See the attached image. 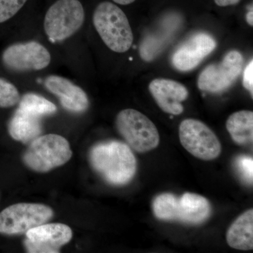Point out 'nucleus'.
I'll return each instance as SVG.
<instances>
[{
    "label": "nucleus",
    "instance_id": "obj_1",
    "mask_svg": "<svg viewBox=\"0 0 253 253\" xmlns=\"http://www.w3.org/2000/svg\"><path fill=\"white\" fill-rule=\"evenodd\" d=\"M93 169L106 182L123 186L132 180L137 170L135 156L127 144L110 140L94 145L89 154Z\"/></svg>",
    "mask_w": 253,
    "mask_h": 253
},
{
    "label": "nucleus",
    "instance_id": "obj_2",
    "mask_svg": "<svg viewBox=\"0 0 253 253\" xmlns=\"http://www.w3.org/2000/svg\"><path fill=\"white\" fill-rule=\"evenodd\" d=\"M152 208L155 217L160 220L189 225L202 224L212 213L211 203L206 198L190 192L184 193L180 197L170 193L158 195L153 201Z\"/></svg>",
    "mask_w": 253,
    "mask_h": 253
},
{
    "label": "nucleus",
    "instance_id": "obj_3",
    "mask_svg": "<svg viewBox=\"0 0 253 253\" xmlns=\"http://www.w3.org/2000/svg\"><path fill=\"white\" fill-rule=\"evenodd\" d=\"M93 23L101 40L117 53L128 51L132 44V31L124 11L109 1L100 3L94 10Z\"/></svg>",
    "mask_w": 253,
    "mask_h": 253
},
{
    "label": "nucleus",
    "instance_id": "obj_4",
    "mask_svg": "<svg viewBox=\"0 0 253 253\" xmlns=\"http://www.w3.org/2000/svg\"><path fill=\"white\" fill-rule=\"evenodd\" d=\"M69 142L62 136L49 134L31 141L23 155V161L35 172H47L66 164L72 158Z\"/></svg>",
    "mask_w": 253,
    "mask_h": 253
},
{
    "label": "nucleus",
    "instance_id": "obj_5",
    "mask_svg": "<svg viewBox=\"0 0 253 253\" xmlns=\"http://www.w3.org/2000/svg\"><path fill=\"white\" fill-rule=\"evenodd\" d=\"M116 127L126 144L139 153H146L157 148L160 135L154 123L136 110L127 109L118 113Z\"/></svg>",
    "mask_w": 253,
    "mask_h": 253
},
{
    "label": "nucleus",
    "instance_id": "obj_6",
    "mask_svg": "<svg viewBox=\"0 0 253 253\" xmlns=\"http://www.w3.org/2000/svg\"><path fill=\"white\" fill-rule=\"evenodd\" d=\"M84 21V8L81 1L57 0L46 13L44 31L51 41H63L79 31Z\"/></svg>",
    "mask_w": 253,
    "mask_h": 253
},
{
    "label": "nucleus",
    "instance_id": "obj_7",
    "mask_svg": "<svg viewBox=\"0 0 253 253\" xmlns=\"http://www.w3.org/2000/svg\"><path fill=\"white\" fill-rule=\"evenodd\" d=\"M54 211L49 206L39 204L11 205L0 212V234L18 235L49 221Z\"/></svg>",
    "mask_w": 253,
    "mask_h": 253
},
{
    "label": "nucleus",
    "instance_id": "obj_8",
    "mask_svg": "<svg viewBox=\"0 0 253 253\" xmlns=\"http://www.w3.org/2000/svg\"><path fill=\"white\" fill-rule=\"evenodd\" d=\"M179 135L183 147L196 158L212 161L221 154L220 141L201 121L191 118L184 120L179 126Z\"/></svg>",
    "mask_w": 253,
    "mask_h": 253
},
{
    "label": "nucleus",
    "instance_id": "obj_9",
    "mask_svg": "<svg viewBox=\"0 0 253 253\" xmlns=\"http://www.w3.org/2000/svg\"><path fill=\"white\" fill-rule=\"evenodd\" d=\"M244 57L233 50L220 62L207 66L200 74L198 86L201 90L217 94L230 87L242 72Z\"/></svg>",
    "mask_w": 253,
    "mask_h": 253
},
{
    "label": "nucleus",
    "instance_id": "obj_10",
    "mask_svg": "<svg viewBox=\"0 0 253 253\" xmlns=\"http://www.w3.org/2000/svg\"><path fill=\"white\" fill-rule=\"evenodd\" d=\"M4 66L12 71H41L49 66V51L37 42L16 43L6 48L2 54Z\"/></svg>",
    "mask_w": 253,
    "mask_h": 253
},
{
    "label": "nucleus",
    "instance_id": "obj_11",
    "mask_svg": "<svg viewBox=\"0 0 253 253\" xmlns=\"http://www.w3.org/2000/svg\"><path fill=\"white\" fill-rule=\"evenodd\" d=\"M25 247L28 253H59V249L71 241L73 231L61 223L41 224L26 232Z\"/></svg>",
    "mask_w": 253,
    "mask_h": 253
},
{
    "label": "nucleus",
    "instance_id": "obj_12",
    "mask_svg": "<svg viewBox=\"0 0 253 253\" xmlns=\"http://www.w3.org/2000/svg\"><path fill=\"white\" fill-rule=\"evenodd\" d=\"M182 23V18L176 13H169L162 18L156 29L146 35L141 41V59L149 62L162 54L175 38Z\"/></svg>",
    "mask_w": 253,
    "mask_h": 253
},
{
    "label": "nucleus",
    "instance_id": "obj_13",
    "mask_svg": "<svg viewBox=\"0 0 253 253\" xmlns=\"http://www.w3.org/2000/svg\"><path fill=\"white\" fill-rule=\"evenodd\" d=\"M217 46L214 38L206 33H198L183 43L172 55L173 66L178 71L194 69Z\"/></svg>",
    "mask_w": 253,
    "mask_h": 253
},
{
    "label": "nucleus",
    "instance_id": "obj_14",
    "mask_svg": "<svg viewBox=\"0 0 253 253\" xmlns=\"http://www.w3.org/2000/svg\"><path fill=\"white\" fill-rule=\"evenodd\" d=\"M150 92L164 112L178 116L184 111L181 102L187 99L189 91L184 84L173 80L157 78L151 82Z\"/></svg>",
    "mask_w": 253,
    "mask_h": 253
},
{
    "label": "nucleus",
    "instance_id": "obj_15",
    "mask_svg": "<svg viewBox=\"0 0 253 253\" xmlns=\"http://www.w3.org/2000/svg\"><path fill=\"white\" fill-rule=\"evenodd\" d=\"M48 91L59 98L61 106L73 113H83L89 107L87 95L79 86L61 76H49L44 82Z\"/></svg>",
    "mask_w": 253,
    "mask_h": 253
},
{
    "label": "nucleus",
    "instance_id": "obj_16",
    "mask_svg": "<svg viewBox=\"0 0 253 253\" xmlns=\"http://www.w3.org/2000/svg\"><path fill=\"white\" fill-rule=\"evenodd\" d=\"M41 118L18 108L8 124V131L14 140L31 142L42 131Z\"/></svg>",
    "mask_w": 253,
    "mask_h": 253
},
{
    "label": "nucleus",
    "instance_id": "obj_17",
    "mask_svg": "<svg viewBox=\"0 0 253 253\" xmlns=\"http://www.w3.org/2000/svg\"><path fill=\"white\" fill-rule=\"evenodd\" d=\"M226 242L240 251L253 249V210L250 209L236 218L226 232Z\"/></svg>",
    "mask_w": 253,
    "mask_h": 253
},
{
    "label": "nucleus",
    "instance_id": "obj_18",
    "mask_svg": "<svg viewBox=\"0 0 253 253\" xmlns=\"http://www.w3.org/2000/svg\"><path fill=\"white\" fill-rule=\"evenodd\" d=\"M226 127L236 144L244 146L253 141V113L240 111L231 114L226 123Z\"/></svg>",
    "mask_w": 253,
    "mask_h": 253
},
{
    "label": "nucleus",
    "instance_id": "obj_19",
    "mask_svg": "<svg viewBox=\"0 0 253 253\" xmlns=\"http://www.w3.org/2000/svg\"><path fill=\"white\" fill-rule=\"evenodd\" d=\"M18 103V108L40 118L51 116L57 111L56 105L43 96L33 93L23 95Z\"/></svg>",
    "mask_w": 253,
    "mask_h": 253
},
{
    "label": "nucleus",
    "instance_id": "obj_20",
    "mask_svg": "<svg viewBox=\"0 0 253 253\" xmlns=\"http://www.w3.org/2000/svg\"><path fill=\"white\" fill-rule=\"evenodd\" d=\"M17 88L6 80L0 78V108H10L19 102Z\"/></svg>",
    "mask_w": 253,
    "mask_h": 253
},
{
    "label": "nucleus",
    "instance_id": "obj_21",
    "mask_svg": "<svg viewBox=\"0 0 253 253\" xmlns=\"http://www.w3.org/2000/svg\"><path fill=\"white\" fill-rule=\"evenodd\" d=\"M234 165L239 176L246 184L252 185L253 179V160L249 156H240L236 158Z\"/></svg>",
    "mask_w": 253,
    "mask_h": 253
},
{
    "label": "nucleus",
    "instance_id": "obj_22",
    "mask_svg": "<svg viewBox=\"0 0 253 253\" xmlns=\"http://www.w3.org/2000/svg\"><path fill=\"white\" fill-rule=\"evenodd\" d=\"M26 1L27 0H0V23L14 16Z\"/></svg>",
    "mask_w": 253,
    "mask_h": 253
},
{
    "label": "nucleus",
    "instance_id": "obj_23",
    "mask_svg": "<svg viewBox=\"0 0 253 253\" xmlns=\"http://www.w3.org/2000/svg\"><path fill=\"white\" fill-rule=\"evenodd\" d=\"M243 84L244 87L249 90L251 94H253V60L250 61L245 68Z\"/></svg>",
    "mask_w": 253,
    "mask_h": 253
},
{
    "label": "nucleus",
    "instance_id": "obj_24",
    "mask_svg": "<svg viewBox=\"0 0 253 253\" xmlns=\"http://www.w3.org/2000/svg\"><path fill=\"white\" fill-rule=\"evenodd\" d=\"M240 1L241 0H214V2L219 6H227L239 4Z\"/></svg>",
    "mask_w": 253,
    "mask_h": 253
},
{
    "label": "nucleus",
    "instance_id": "obj_25",
    "mask_svg": "<svg viewBox=\"0 0 253 253\" xmlns=\"http://www.w3.org/2000/svg\"><path fill=\"white\" fill-rule=\"evenodd\" d=\"M246 21L251 26H253V6H251V9L249 10V12L246 14Z\"/></svg>",
    "mask_w": 253,
    "mask_h": 253
},
{
    "label": "nucleus",
    "instance_id": "obj_26",
    "mask_svg": "<svg viewBox=\"0 0 253 253\" xmlns=\"http://www.w3.org/2000/svg\"><path fill=\"white\" fill-rule=\"evenodd\" d=\"M113 1L117 3V4L121 5H128L134 2L136 0H113Z\"/></svg>",
    "mask_w": 253,
    "mask_h": 253
}]
</instances>
